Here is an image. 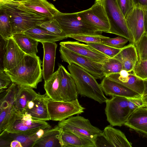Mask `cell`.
I'll use <instances>...</instances> for the list:
<instances>
[{"mask_svg":"<svg viewBox=\"0 0 147 147\" xmlns=\"http://www.w3.org/2000/svg\"><path fill=\"white\" fill-rule=\"evenodd\" d=\"M38 26L51 32L67 38L58 22L54 18L43 22Z\"/></svg>","mask_w":147,"mask_h":147,"instance_id":"34","label":"cell"},{"mask_svg":"<svg viewBox=\"0 0 147 147\" xmlns=\"http://www.w3.org/2000/svg\"><path fill=\"white\" fill-rule=\"evenodd\" d=\"M104 6L110 25L107 33L127 39L130 43L134 44L125 19L119 8L116 0H104Z\"/></svg>","mask_w":147,"mask_h":147,"instance_id":"6","label":"cell"},{"mask_svg":"<svg viewBox=\"0 0 147 147\" xmlns=\"http://www.w3.org/2000/svg\"><path fill=\"white\" fill-rule=\"evenodd\" d=\"M128 40L126 38L119 36L115 38L107 37L102 39V43L108 46L117 49H122Z\"/></svg>","mask_w":147,"mask_h":147,"instance_id":"38","label":"cell"},{"mask_svg":"<svg viewBox=\"0 0 147 147\" xmlns=\"http://www.w3.org/2000/svg\"><path fill=\"white\" fill-rule=\"evenodd\" d=\"M44 50L42 74L44 81L48 80L54 73L57 44L55 42L41 43Z\"/></svg>","mask_w":147,"mask_h":147,"instance_id":"21","label":"cell"},{"mask_svg":"<svg viewBox=\"0 0 147 147\" xmlns=\"http://www.w3.org/2000/svg\"><path fill=\"white\" fill-rule=\"evenodd\" d=\"M105 113L107 120L113 126H121L132 114L128 106V98L113 96L105 102Z\"/></svg>","mask_w":147,"mask_h":147,"instance_id":"8","label":"cell"},{"mask_svg":"<svg viewBox=\"0 0 147 147\" xmlns=\"http://www.w3.org/2000/svg\"><path fill=\"white\" fill-rule=\"evenodd\" d=\"M57 125L61 131H68L89 139L95 146L97 136L102 134L103 132L93 125L88 119L79 115L60 121Z\"/></svg>","mask_w":147,"mask_h":147,"instance_id":"5","label":"cell"},{"mask_svg":"<svg viewBox=\"0 0 147 147\" xmlns=\"http://www.w3.org/2000/svg\"><path fill=\"white\" fill-rule=\"evenodd\" d=\"M119 83L142 96L144 90V80L137 76L133 72L123 69L119 72L105 76Z\"/></svg>","mask_w":147,"mask_h":147,"instance_id":"15","label":"cell"},{"mask_svg":"<svg viewBox=\"0 0 147 147\" xmlns=\"http://www.w3.org/2000/svg\"><path fill=\"white\" fill-rule=\"evenodd\" d=\"M144 11V27L145 33L147 34V6L143 7Z\"/></svg>","mask_w":147,"mask_h":147,"instance_id":"43","label":"cell"},{"mask_svg":"<svg viewBox=\"0 0 147 147\" xmlns=\"http://www.w3.org/2000/svg\"><path fill=\"white\" fill-rule=\"evenodd\" d=\"M0 34L5 41L12 36V28L9 16L6 12L0 8Z\"/></svg>","mask_w":147,"mask_h":147,"instance_id":"32","label":"cell"},{"mask_svg":"<svg viewBox=\"0 0 147 147\" xmlns=\"http://www.w3.org/2000/svg\"><path fill=\"white\" fill-rule=\"evenodd\" d=\"M18 85L12 83L1 94L0 100V133L6 128L14 110V105Z\"/></svg>","mask_w":147,"mask_h":147,"instance_id":"12","label":"cell"},{"mask_svg":"<svg viewBox=\"0 0 147 147\" xmlns=\"http://www.w3.org/2000/svg\"><path fill=\"white\" fill-rule=\"evenodd\" d=\"M101 63L105 76L119 72L123 69L121 62L114 58H109Z\"/></svg>","mask_w":147,"mask_h":147,"instance_id":"33","label":"cell"},{"mask_svg":"<svg viewBox=\"0 0 147 147\" xmlns=\"http://www.w3.org/2000/svg\"><path fill=\"white\" fill-rule=\"evenodd\" d=\"M141 97L127 98L128 107L132 113L138 108L144 107Z\"/></svg>","mask_w":147,"mask_h":147,"instance_id":"41","label":"cell"},{"mask_svg":"<svg viewBox=\"0 0 147 147\" xmlns=\"http://www.w3.org/2000/svg\"><path fill=\"white\" fill-rule=\"evenodd\" d=\"M51 128L46 121L34 119L27 112H20L14 110L7 125L3 131L16 133Z\"/></svg>","mask_w":147,"mask_h":147,"instance_id":"7","label":"cell"},{"mask_svg":"<svg viewBox=\"0 0 147 147\" xmlns=\"http://www.w3.org/2000/svg\"><path fill=\"white\" fill-rule=\"evenodd\" d=\"M107 37L101 34H80L71 35L69 38L86 43H102V39Z\"/></svg>","mask_w":147,"mask_h":147,"instance_id":"36","label":"cell"},{"mask_svg":"<svg viewBox=\"0 0 147 147\" xmlns=\"http://www.w3.org/2000/svg\"><path fill=\"white\" fill-rule=\"evenodd\" d=\"M49 129L16 133H8L3 131L0 134V146L6 147L9 142L16 141L20 144L22 147H32L33 144L41 138Z\"/></svg>","mask_w":147,"mask_h":147,"instance_id":"13","label":"cell"},{"mask_svg":"<svg viewBox=\"0 0 147 147\" xmlns=\"http://www.w3.org/2000/svg\"><path fill=\"white\" fill-rule=\"evenodd\" d=\"M138 57V61L147 60V34L145 32L139 40L134 44Z\"/></svg>","mask_w":147,"mask_h":147,"instance_id":"37","label":"cell"},{"mask_svg":"<svg viewBox=\"0 0 147 147\" xmlns=\"http://www.w3.org/2000/svg\"><path fill=\"white\" fill-rule=\"evenodd\" d=\"M144 11L143 7L139 4L135 5L125 18L129 30L133 37L134 44L145 33Z\"/></svg>","mask_w":147,"mask_h":147,"instance_id":"14","label":"cell"},{"mask_svg":"<svg viewBox=\"0 0 147 147\" xmlns=\"http://www.w3.org/2000/svg\"><path fill=\"white\" fill-rule=\"evenodd\" d=\"M13 1V0H0V3H7Z\"/></svg>","mask_w":147,"mask_h":147,"instance_id":"46","label":"cell"},{"mask_svg":"<svg viewBox=\"0 0 147 147\" xmlns=\"http://www.w3.org/2000/svg\"><path fill=\"white\" fill-rule=\"evenodd\" d=\"M121 63L123 69L128 72L133 70L138 60L137 51L134 44L124 46L114 57Z\"/></svg>","mask_w":147,"mask_h":147,"instance_id":"22","label":"cell"},{"mask_svg":"<svg viewBox=\"0 0 147 147\" xmlns=\"http://www.w3.org/2000/svg\"><path fill=\"white\" fill-rule=\"evenodd\" d=\"M67 68L75 81L78 94L100 104L105 102L108 98L105 96L100 84L92 75L74 63L69 64Z\"/></svg>","mask_w":147,"mask_h":147,"instance_id":"3","label":"cell"},{"mask_svg":"<svg viewBox=\"0 0 147 147\" xmlns=\"http://www.w3.org/2000/svg\"><path fill=\"white\" fill-rule=\"evenodd\" d=\"M77 13L82 20L100 31L107 33L109 30L110 25L104 6V0H96L90 8Z\"/></svg>","mask_w":147,"mask_h":147,"instance_id":"11","label":"cell"},{"mask_svg":"<svg viewBox=\"0 0 147 147\" xmlns=\"http://www.w3.org/2000/svg\"><path fill=\"white\" fill-rule=\"evenodd\" d=\"M42 63L37 55L26 54L16 66L5 71L12 83L36 89L38 84L42 81Z\"/></svg>","mask_w":147,"mask_h":147,"instance_id":"2","label":"cell"},{"mask_svg":"<svg viewBox=\"0 0 147 147\" xmlns=\"http://www.w3.org/2000/svg\"><path fill=\"white\" fill-rule=\"evenodd\" d=\"M143 80L144 82V92L142 96L147 94V78Z\"/></svg>","mask_w":147,"mask_h":147,"instance_id":"45","label":"cell"},{"mask_svg":"<svg viewBox=\"0 0 147 147\" xmlns=\"http://www.w3.org/2000/svg\"><path fill=\"white\" fill-rule=\"evenodd\" d=\"M0 8L8 14L13 34L24 33L50 19L29 8L21 3L13 1L0 3Z\"/></svg>","mask_w":147,"mask_h":147,"instance_id":"1","label":"cell"},{"mask_svg":"<svg viewBox=\"0 0 147 147\" xmlns=\"http://www.w3.org/2000/svg\"><path fill=\"white\" fill-rule=\"evenodd\" d=\"M86 44L110 58H114L120 52L122 49L114 48L103 43H86Z\"/></svg>","mask_w":147,"mask_h":147,"instance_id":"35","label":"cell"},{"mask_svg":"<svg viewBox=\"0 0 147 147\" xmlns=\"http://www.w3.org/2000/svg\"><path fill=\"white\" fill-rule=\"evenodd\" d=\"M59 45L60 46L96 62L102 63L109 58L90 45L78 41L61 42Z\"/></svg>","mask_w":147,"mask_h":147,"instance_id":"18","label":"cell"},{"mask_svg":"<svg viewBox=\"0 0 147 147\" xmlns=\"http://www.w3.org/2000/svg\"><path fill=\"white\" fill-rule=\"evenodd\" d=\"M47 107L50 120L59 122L84 112L78 99L71 101L54 100L49 97Z\"/></svg>","mask_w":147,"mask_h":147,"instance_id":"9","label":"cell"},{"mask_svg":"<svg viewBox=\"0 0 147 147\" xmlns=\"http://www.w3.org/2000/svg\"><path fill=\"white\" fill-rule=\"evenodd\" d=\"M133 7L135 5L139 4L143 7L147 6V0H131Z\"/></svg>","mask_w":147,"mask_h":147,"instance_id":"42","label":"cell"},{"mask_svg":"<svg viewBox=\"0 0 147 147\" xmlns=\"http://www.w3.org/2000/svg\"><path fill=\"white\" fill-rule=\"evenodd\" d=\"M102 135L111 147H131L132 143L127 138L125 134L119 129L109 125L103 131Z\"/></svg>","mask_w":147,"mask_h":147,"instance_id":"24","label":"cell"},{"mask_svg":"<svg viewBox=\"0 0 147 147\" xmlns=\"http://www.w3.org/2000/svg\"><path fill=\"white\" fill-rule=\"evenodd\" d=\"M33 89L29 87L18 85L14 105L15 110L27 112L26 108L28 102L35 99L40 94Z\"/></svg>","mask_w":147,"mask_h":147,"instance_id":"23","label":"cell"},{"mask_svg":"<svg viewBox=\"0 0 147 147\" xmlns=\"http://www.w3.org/2000/svg\"><path fill=\"white\" fill-rule=\"evenodd\" d=\"M59 51L63 61L68 64L72 63L77 65L90 73L96 79L101 80L105 77L101 63L79 55L62 46H60Z\"/></svg>","mask_w":147,"mask_h":147,"instance_id":"10","label":"cell"},{"mask_svg":"<svg viewBox=\"0 0 147 147\" xmlns=\"http://www.w3.org/2000/svg\"><path fill=\"white\" fill-rule=\"evenodd\" d=\"M14 1L18 2L20 3L29 0H13Z\"/></svg>","mask_w":147,"mask_h":147,"instance_id":"47","label":"cell"},{"mask_svg":"<svg viewBox=\"0 0 147 147\" xmlns=\"http://www.w3.org/2000/svg\"><path fill=\"white\" fill-rule=\"evenodd\" d=\"M44 88L45 93L50 98L54 100L62 101L58 69L48 80L45 82Z\"/></svg>","mask_w":147,"mask_h":147,"instance_id":"31","label":"cell"},{"mask_svg":"<svg viewBox=\"0 0 147 147\" xmlns=\"http://www.w3.org/2000/svg\"><path fill=\"white\" fill-rule=\"evenodd\" d=\"M100 85L103 92L107 96H119L127 98L142 96L134 91L106 77L102 78Z\"/></svg>","mask_w":147,"mask_h":147,"instance_id":"20","label":"cell"},{"mask_svg":"<svg viewBox=\"0 0 147 147\" xmlns=\"http://www.w3.org/2000/svg\"><path fill=\"white\" fill-rule=\"evenodd\" d=\"M18 45L26 54L36 55L38 42L24 33L13 34L12 36Z\"/></svg>","mask_w":147,"mask_h":147,"instance_id":"30","label":"cell"},{"mask_svg":"<svg viewBox=\"0 0 147 147\" xmlns=\"http://www.w3.org/2000/svg\"><path fill=\"white\" fill-rule=\"evenodd\" d=\"M61 130L57 125L49 129L32 147H61L60 142Z\"/></svg>","mask_w":147,"mask_h":147,"instance_id":"27","label":"cell"},{"mask_svg":"<svg viewBox=\"0 0 147 147\" xmlns=\"http://www.w3.org/2000/svg\"><path fill=\"white\" fill-rule=\"evenodd\" d=\"M124 125L143 137L147 138V107H142L136 109Z\"/></svg>","mask_w":147,"mask_h":147,"instance_id":"19","label":"cell"},{"mask_svg":"<svg viewBox=\"0 0 147 147\" xmlns=\"http://www.w3.org/2000/svg\"><path fill=\"white\" fill-rule=\"evenodd\" d=\"M49 97L46 93L43 95L40 94L35 99L33 108L27 113L36 119L44 121L50 120L47 105Z\"/></svg>","mask_w":147,"mask_h":147,"instance_id":"26","label":"cell"},{"mask_svg":"<svg viewBox=\"0 0 147 147\" xmlns=\"http://www.w3.org/2000/svg\"><path fill=\"white\" fill-rule=\"evenodd\" d=\"M141 98L143 103L144 107H147V94L142 96Z\"/></svg>","mask_w":147,"mask_h":147,"instance_id":"44","label":"cell"},{"mask_svg":"<svg viewBox=\"0 0 147 147\" xmlns=\"http://www.w3.org/2000/svg\"><path fill=\"white\" fill-rule=\"evenodd\" d=\"M24 33L41 43L53 42L67 38L49 31L38 26L27 30Z\"/></svg>","mask_w":147,"mask_h":147,"instance_id":"29","label":"cell"},{"mask_svg":"<svg viewBox=\"0 0 147 147\" xmlns=\"http://www.w3.org/2000/svg\"><path fill=\"white\" fill-rule=\"evenodd\" d=\"M58 69L62 101H71L78 99V93L71 75L61 64L59 65Z\"/></svg>","mask_w":147,"mask_h":147,"instance_id":"17","label":"cell"},{"mask_svg":"<svg viewBox=\"0 0 147 147\" xmlns=\"http://www.w3.org/2000/svg\"><path fill=\"white\" fill-rule=\"evenodd\" d=\"M9 76L5 72L3 68L0 70V92L1 93L7 88L12 83Z\"/></svg>","mask_w":147,"mask_h":147,"instance_id":"40","label":"cell"},{"mask_svg":"<svg viewBox=\"0 0 147 147\" xmlns=\"http://www.w3.org/2000/svg\"><path fill=\"white\" fill-rule=\"evenodd\" d=\"M60 142L61 147H96L89 139L67 131H61Z\"/></svg>","mask_w":147,"mask_h":147,"instance_id":"25","label":"cell"},{"mask_svg":"<svg viewBox=\"0 0 147 147\" xmlns=\"http://www.w3.org/2000/svg\"><path fill=\"white\" fill-rule=\"evenodd\" d=\"M6 42L3 60L4 71L10 70L16 66L26 55L12 37Z\"/></svg>","mask_w":147,"mask_h":147,"instance_id":"16","label":"cell"},{"mask_svg":"<svg viewBox=\"0 0 147 147\" xmlns=\"http://www.w3.org/2000/svg\"><path fill=\"white\" fill-rule=\"evenodd\" d=\"M53 18L58 22L67 38L73 35L101 34L102 32L84 21L77 12L64 13L59 11Z\"/></svg>","mask_w":147,"mask_h":147,"instance_id":"4","label":"cell"},{"mask_svg":"<svg viewBox=\"0 0 147 147\" xmlns=\"http://www.w3.org/2000/svg\"><path fill=\"white\" fill-rule=\"evenodd\" d=\"M118 5L125 18L132 10L133 6L131 0H116Z\"/></svg>","mask_w":147,"mask_h":147,"instance_id":"39","label":"cell"},{"mask_svg":"<svg viewBox=\"0 0 147 147\" xmlns=\"http://www.w3.org/2000/svg\"><path fill=\"white\" fill-rule=\"evenodd\" d=\"M21 3L49 19L53 18L59 11L53 5L47 0H29Z\"/></svg>","mask_w":147,"mask_h":147,"instance_id":"28","label":"cell"}]
</instances>
